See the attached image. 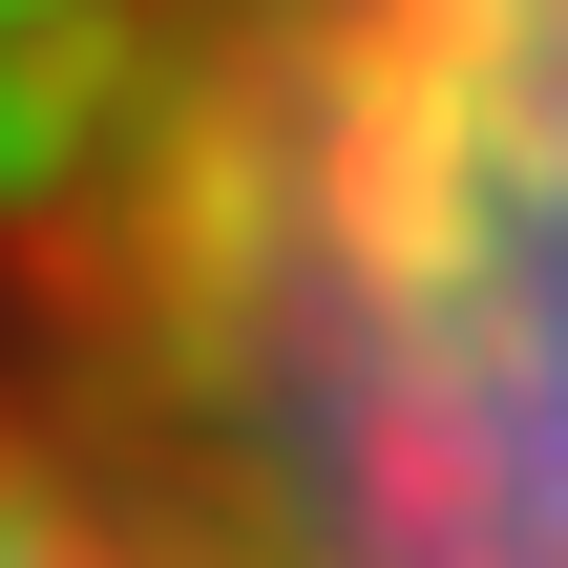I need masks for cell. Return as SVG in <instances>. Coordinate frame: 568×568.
<instances>
[{"mask_svg":"<svg viewBox=\"0 0 568 568\" xmlns=\"http://www.w3.org/2000/svg\"><path fill=\"white\" fill-rule=\"evenodd\" d=\"M0 337L169 568H568V0H0Z\"/></svg>","mask_w":568,"mask_h":568,"instance_id":"obj_1","label":"cell"},{"mask_svg":"<svg viewBox=\"0 0 568 568\" xmlns=\"http://www.w3.org/2000/svg\"><path fill=\"white\" fill-rule=\"evenodd\" d=\"M0 568H169L148 527H126V485L84 464V422L42 400L21 337H0Z\"/></svg>","mask_w":568,"mask_h":568,"instance_id":"obj_2","label":"cell"}]
</instances>
